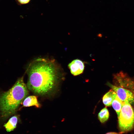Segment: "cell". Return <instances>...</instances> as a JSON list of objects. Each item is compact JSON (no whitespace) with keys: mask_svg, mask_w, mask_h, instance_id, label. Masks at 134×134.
Returning <instances> with one entry per match:
<instances>
[{"mask_svg":"<svg viewBox=\"0 0 134 134\" xmlns=\"http://www.w3.org/2000/svg\"><path fill=\"white\" fill-rule=\"evenodd\" d=\"M123 102L120 99L117 95L112 102V105L117 113L118 117L119 116Z\"/></svg>","mask_w":134,"mask_h":134,"instance_id":"cell-9","label":"cell"},{"mask_svg":"<svg viewBox=\"0 0 134 134\" xmlns=\"http://www.w3.org/2000/svg\"><path fill=\"white\" fill-rule=\"evenodd\" d=\"M107 85L116 93L122 101L129 102L131 104L134 103V92L121 86L114 85L108 82Z\"/></svg>","mask_w":134,"mask_h":134,"instance_id":"cell-4","label":"cell"},{"mask_svg":"<svg viewBox=\"0 0 134 134\" xmlns=\"http://www.w3.org/2000/svg\"><path fill=\"white\" fill-rule=\"evenodd\" d=\"M118 127L122 133L131 131L134 126V111L131 104L123 102L118 117Z\"/></svg>","mask_w":134,"mask_h":134,"instance_id":"cell-3","label":"cell"},{"mask_svg":"<svg viewBox=\"0 0 134 134\" xmlns=\"http://www.w3.org/2000/svg\"><path fill=\"white\" fill-rule=\"evenodd\" d=\"M23 106L24 107L34 106L39 108L40 106L37 97L34 96H30L26 97L23 100Z\"/></svg>","mask_w":134,"mask_h":134,"instance_id":"cell-6","label":"cell"},{"mask_svg":"<svg viewBox=\"0 0 134 134\" xmlns=\"http://www.w3.org/2000/svg\"><path fill=\"white\" fill-rule=\"evenodd\" d=\"M109 116V111L106 107L102 109L98 115V119L101 123H104L107 121Z\"/></svg>","mask_w":134,"mask_h":134,"instance_id":"cell-10","label":"cell"},{"mask_svg":"<svg viewBox=\"0 0 134 134\" xmlns=\"http://www.w3.org/2000/svg\"><path fill=\"white\" fill-rule=\"evenodd\" d=\"M22 77L8 91L0 95V113L3 119L14 114L29 94Z\"/></svg>","mask_w":134,"mask_h":134,"instance_id":"cell-2","label":"cell"},{"mask_svg":"<svg viewBox=\"0 0 134 134\" xmlns=\"http://www.w3.org/2000/svg\"><path fill=\"white\" fill-rule=\"evenodd\" d=\"M27 86L34 94L42 96L54 93L63 77L60 66L54 59L37 58L28 66Z\"/></svg>","mask_w":134,"mask_h":134,"instance_id":"cell-1","label":"cell"},{"mask_svg":"<svg viewBox=\"0 0 134 134\" xmlns=\"http://www.w3.org/2000/svg\"><path fill=\"white\" fill-rule=\"evenodd\" d=\"M117 95L116 93L112 89L105 94L102 98V101L106 106L112 105V102Z\"/></svg>","mask_w":134,"mask_h":134,"instance_id":"cell-7","label":"cell"},{"mask_svg":"<svg viewBox=\"0 0 134 134\" xmlns=\"http://www.w3.org/2000/svg\"><path fill=\"white\" fill-rule=\"evenodd\" d=\"M19 3L22 4H26L28 3L30 0H17Z\"/></svg>","mask_w":134,"mask_h":134,"instance_id":"cell-11","label":"cell"},{"mask_svg":"<svg viewBox=\"0 0 134 134\" xmlns=\"http://www.w3.org/2000/svg\"><path fill=\"white\" fill-rule=\"evenodd\" d=\"M105 134H119V133L115 132H109Z\"/></svg>","mask_w":134,"mask_h":134,"instance_id":"cell-12","label":"cell"},{"mask_svg":"<svg viewBox=\"0 0 134 134\" xmlns=\"http://www.w3.org/2000/svg\"><path fill=\"white\" fill-rule=\"evenodd\" d=\"M68 67L71 73L74 76L77 75L82 73L85 67L84 62L79 59L73 60L69 64Z\"/></svg>","mask_w":134,"mask_h":134,"instance_id":"cell-5","label":"cell"},{"mask_svg":"<svg viewBox=\"0 0 134 134\" xmlns=\"http://www.w3.org/2000/svg\"><path fill=\"white\" fill-rule=\"evenodd\" d=\"M18 117L14 115L11 117L4 126L6 131L10 132L13 131L16 127L18 121Z\"/></svg>","mask_w":134,"mask_h":134,"instance_id":"cell-8","label":"cell"}]
</instances>
